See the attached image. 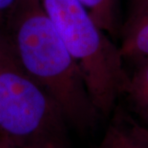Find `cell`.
Wrapping results in <instances>:
<instances>
[{
  "instance_id": "6da1fadb",
  "label": "cell",
  "mask_w": 148,
  "mask_h": 148,
  "mask_svg": "<svg viewBox=\"0 0 148 148\" xmlns=\"http://www.w3.org/2000/svg\"><path fill=\"white\" fill-rule=\"evenodd\" d=\"M3 36L23 70L57 102L69 125L80 132L101 116L82 74L40 0H20Z\"/></svg>"
},
{
  "instance_id": "7a4b0ae2",
  "label": "cell",
  "mask_w": 148,
  "mask_h": 148,
  "mask_svg": "<svg viewBox=\"0 0 148 148\" xmlns=\"http://www.w3.org/2000/svg\"><path fill=\"white\" fill-rule=\"evenodd\" d=\"M40 1L78 65L96 109L101 116L108 117L129 80L120 49L79 0Z\"/></svg>"
},
{
  "instance_id": "3957f363",
  "label": "cell",
  "mask_w": 148,
  "mask_h": 148,
  "mask_svg": "<svg viewBox=\"0 0 148 148\" xmlns=\"http://www.w3.org/2000/svg\"><path fill=\"white\" fill-rule=\"evenodd\" d=\"M68 124L57 102L23 70L0 34V137L21 148L69 144Z\"/></svg>"
},
{
  "instance_id": "277c9868",
  "label": "cell",
  "mask_w": 148,
  "mask_h": 148,
  "mask_svg": "<svg viewBox=\"0 0 148 148\" xmlns=\"http://www.w3.org/2000/svg\"><path fill=\"white\" fill-rule=\"evenodd\" d=\"M95 148H148L142 124L120 108L114 116L100 144Z\"/></svg>"
},
{
  "instance_id": "5b68a950",
  "label": "cell",
  "mask_w": 148,
  "mask_h": 148,
  "mask_svg": "<svg viewBox=\"0 0 148 148\" xmlns=\"http://www.w3.org/2000/svg\"><path fill=\"white\" fill-rule=\"evenodd\" d=\"M123 96L132 110L148 128V58L137 63Z\"/></svg>"
},
{
  "instance_id": "8992f818",
  "label": "cell",
  "mask_w": 148,
  "mask_h": 148,
  "mask_svg": "<svg viewBox=\"0 0 148 148\" xmlns=\"http://www.w3.org/2000/svg\"><path fill=\"white\" fill-rule=\"evenodd\" d=\"M119 46L123 59L135 63L148 58V7L141 16L122 30Z\"/></svg>"
},
{
  "instance_id": "52a82bcc",
  "label": "cell",
  "mask_w": 148,
  "mask_h": 148,
  "mask_svg": "<svg viewBox=\"0 0 148 148\" xmlns=\"http://www.w3.org/2000/svg\"><path fill=\"white\" fill-rule=\"evenodd\" d=\"M99 27L110 37L122 32L119 21L118 0H79Z\"/></svg>"
},
{
  "instance_id": "ba28073f",
  "label": "cell",
  "mask_w": 148,
  "mask_h": 148,
  "mask_svg": "<svg viewBox=\"0 0 148 148\" xmlns=\"http://www.w3.org/2000/svg\"><path fill=\"white\" fill-rule=\"evenodd\" d=\"M20 0H0V34L3 35L8 22Z\"/></svg>"
},
{
  "instance_id": "9c48e42d",
  "label": "cell",
  "mask_w": 148,
  "mask_h": 148,
  "mask_svg": "<svg viewBox=\"0 0 148 148\" xmlns=\"http://www.w3.org/2000/svg\"><path fill=\"white\" fill-rule=\"evenodd\" d=\"M147 7L148 0H128V16L123 28L127 27L138 19Z\"/></svg>"
},
{
  "instance_id": "30bf717a",
  "label": "cell",
  "mask_w": 148,
  "mask_h": 148,
  "mask_svg": "<svg viewBox=\"0 0 148 148\" xmlns=\"http://www.w3.org/2000/svg\"><path fill=\"white\" fill-rule=\"evenodd\" d=\"M0 148H21L14 145L13 143H10L5 138L0 137Z\"/></svg>"
},
{
  "instance_id": "8fae6325",
  "label": "cell",
  "mask_w": 148,
  "mask_h": 148,
  "mask_svg": "<svg viewBox=\"0 0 148 148\" xmlns=\"http://www.w3.org/2000/svg\"><path fill=\"white\" fill-rule=\"evenodd\" d=\"M142 130H143V135L145 136L146 139L147 140L148 142V128H147L146 127H144L143 125H142Z\"/></svg>"
},
{
  "instance_id": "7c38bea8",
  "label": "cell",
  "mask_w": 148,
  "mask_h": 148,
  "mask_svg": "<svg viewBox=\"0 0 148 148\" xmlns=\"http://www.w3.org/2000/svg\"><path fill=\"white\" fill-rule=\"evenodd\" d=\"M48 148H70L69 145H58V146H52Z\"/></svg>"
}]
</instances>
